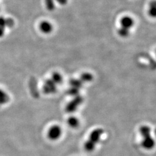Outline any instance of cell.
Instances as JSON below:
<instances>
[{
  "mask_svg": "<svg viewBox=\"0 0 156 156\" xmlns=\"http://www.w3.org/2000/svg\"><path fill=\"white\" fill-rule=\"evenodd\" d=\"M103 134L104 129L102 128H97L93 130L90 134L88 140L84 143V148L85 151L87 152H91L94 151Z\"/></svg>",
  "mask_w": 156,
  "mask_h": 156,
  "instance_id": "cell-1",
  "label": "cell"
},
{
  "mask_svg": "<svg viewBox=\"0 0 156 156\" xmlns=\"http://www.w3.org/2000/svg\"><path fill=\"white\" fill-rule=\"evenodd\" d=\"M140 134L143 136L142 146L146 150L153 149L155 145L154 140L151 136V128L147 126H142L140 128Z\"/></svg>",
  "mask_w": 156,
  "mask_h": 156,
  "instance_id": "cell-2",
  "label": "cell"
},
{
  "mask_svg": "<svg viewBox=\"0 0 156 156\" xmlns=\"http://www.w3.org/2000/svg\"><path fill=\"white\" fill-rule=\"evenodd\" d=\"M122 28L119 31L120 36L125 37L129 34V29L131 28L134 25V20L129 16H125L120 21Z\"/></svg>",
  "mask_w": 156,
  "mask_h": 156,
  "instance_id": "cell-3",
  "label": "cell"
},
{
  "mask_svg": "<svg viewBox=\"0 0 156 156\" xmlns=\"http://www.w3.org/2000/svg\"><path fill=\"white\" fill-rule=\"evenodd\" d=\"M62 131L60 126L58 125L52 126L48 131V137L53 141L59 140L62 136Z\"/></svg>",
  "mask_w": 156,
  "mask_h": 156,
  "instance_id": "cell-4",
  "label": "cell"
},
{
  "mask_svg": "<svg viewBox=\"0 0 156 156\" xmlns=\"http://www.w3.org/2000/svg\"><path fill=\"white\" fill-rule=\"evenodd\" d=\"M83 101V98L77 96L73 100L70 102L66 107V111L68 113H73L76 111L78 106H79Z\"/></svg>",
  "mask_w": 156,
  "mask_h": 156,
  "instance_id": "cell-5",
  "label": "cell"
},
{
  "mask_svg": "<svg viewBox=\"0 0 156 156\" xmlns=\"http://www.w3.org/2000/svg\"><path fill=\"white\" fill-rule=\"evenodd\" d=\"M10 101V97L4 90L0 88V107L8 104Z\"/></svg>",
  "mask_w": 156,
  "mask_h": 156,
  "instance_id": "cell-6",
  "label": "cell"
},
{
  "mask_svg": "<svg viewBox=\"0 0 156 156\" xmlns=\"http://www.w3.org/2000/svg\"><path fill=\"white\" fill-rule=\"evenodd\" d=\"M39 27L40 30L42 33L45 34L49 33L53 29V27L51 23L46 21L41 23L39 24Z\"/></svg>",
  "mask_w": 156,
  "mask_h": 156,
  "instance_id": "cell-7",
  "label": "cell"
},
{
  "mask_svg": "<svg viewBox=\"0 0 156 156\" xmlns=\"http://www.w3.org/2000/svg\"><path fill=\"white\" fill-rule=\"evenodd\" d=\"M67 124L71 128H76L79 126L80 122L77 117L71 116L68 119Z\"/></svg>",
  "mask_w": 156,
  "mask_h": 156,
  "instance_id": "cell-8",
  "label": "cell"
},
{
  "mask_svg": "<svg viewBox=\"0 0 156 156\" xmlns=\"http://www.w3.org/2000/svg\"><path fill=\"white\" fill-rule=\"evenodd\" d=\"M5 31V28L0 27V38H2L4 35Z\"/></svg>",
  "mask_w": 156,
  "mask_h": 156,
  "instance_id": "cell-9",
  "label": "cell"
}]
</instances>
